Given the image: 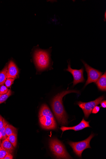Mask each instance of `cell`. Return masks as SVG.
<instances>
[{
	"mask_svg": "<svg viewBox=\"0 0 106 159\" xmlns=\"http://www.w3.org/2000/svg\"><path fill=\"white\" fill-rule=\"evenodd\" d=\"M71 93H79L78 91L69 90L63 91L57 94L53 99L51 106L52 109L58 122L63 125L68 124L67 114L63 104L62 98L67 94Z\"/></svg>",
	"mask_w": 106,
	"mask_h": 159,
	"instance_id": "1",
	"label": "cell"
},
{
	"mask_svg": "<svg viewBox=\"0 0 106 159\" xmlns=\"http://www.w3.org/2000/svg\"><path fill=\"white\" fill-rule=\"evenodd\" d=\"M39 123L41 127L45 129H54L57 124L51 110L46 104L43 105L39 114Z\"/></svg>",
	"mask_w": 106,
	"mask_h": 159,
	"instance_id": "2",
	"label": "cell"
},
{
	"mask_svg": "<svg viewBox=\"0 0 106 159\" xmlns=\"http://www.w3.org/2000/svg\"><path fill=\"white\" fill-rule=\"evenodd\" d=\"M49 147L51 151L58 159H71L64 144L56 139H50Z\"/></svg>",
	"mask_w": 106,
	"mask_h": 159,
	"instance_id": "3",
	"label": "cell"
},
{
	"mask_svg": "<svg viewBox=\"0 0 106 159\" xmlns=\"http://www.w3.org/2000/svg\"><path fill=\"white\" fill-rule=\"evenodd\" d=\"M34 59L38 70H42L48 67L50 64V57L48 52L41 50H37L34 54Z\"/></svg>",
	"mask_w": 106,
	"mask_h": 159,
	"instance_id": "4",
	"label": "cell"
},
{
	"mask_svg": "<svg viewBox=\"0 0 106 159\" xmlns=\"http://www.w3.org/2000/svg\"><path fill=\"white\" fill-rule=\"evenodd\" d=\"M94 135L92 134L86 139L79 142H70L69 144L72 148L74 153L79 157H81L83 151L87 148H90V142L94 137Z\"/></svg>",
	"mask_w": 106,
	"mask_h": 159,
	"instance_id": "5",
	"label": "cell"
},
{
	"mask_svg": "<svg viewBox=\"0 0 106 159\" xmlns=\"http://www.w3.org/2000/svg\"><path fill=\"white\" fill-rule=\"evenodd\" d=\"M104 98L103 96H102L92 102H79L78 103V105L84 112L85 118L87 119L89 117L94 108L99 104Z\"/></svg>",
	"mask_w": 106,
	"mask_h": 159,
	"instance_id": "6",
	"label": "cell"
},
{
	"mask_svg": "<svg viewBox=\"0 0 106 159\" xmlns=\"http://www.w3.org/2000/svg\"><path fill=\"white\" fill-rule=\"evenodd\" d=\"M85 68L88 76L85 86L93 82L96 83L102 75L103 73L89 66L85 62L82 61Z\"/></svg>",
	"mask_w": 106,
	"mask_h": 159,
	"instance_id": "7",
	"label": "cell"
},
{
	"mask_svg": "<svg viewBox=\"0 0 106 159\" xmlns=\"http://www.w3.org/2000/svg\"><path fill=\"white\" fill-rule=\"evenodd\" d=\"M72 74L73 77V85L76 84L80 83H83L85 81L83 76L84 69L83 68L80 70L73 69L71 67L70 63H68V68L66 69Z\"/></svg>",
	"mask_w": 106,
	"mask_h": 159,
	"instance_id": "8",
	"label": "cell"
},
{
	"mask_svg": "<svg viewBox=\"0 0 106 159\" xmlns=\"http://www.w3.org/2000/svg\"><path fill=\"white\" fill-rule=\"evenodd\" d=\"M19 70L16 64L11 61L8 66L7 78L16 79L19 74Z\"/></svg>",
	"mask_w": 106,
	"mask_h": 159,
	"instance_id": "9",
	"label": "cell"
},
{
	"mask_svg": "<svg viewBox=\"0 0 106 159\" xmlns=\"http://www.w3.org/2000/svg\"><path fill=\"white\" fill-rule=\"evenodd\" d=\"M90 127L89 125V122L86 121L83 118L81 123L73 127H67L62 126L60 128V129L62 131L63 133L65 131L68 130L72 129L75 131L81 130L86 127Z\"/></svg>",
	"mask_w": 106,
	"mask_h": 159,
	"instance_id": "10",
	"label": "cell"
},
{
	"mask_svg": "<svg viewBox=\"0 0 106 159\" xmlns=\"http://www.w3.org/2000/svg\"><path fill=\"white\" fill-rule=\"evenodd\" d=\"M96 84L99 89L101 91H106V73L102 75L96 82Z\"/></svg>",
	"mask_w": 106,
	"mask_h": 159,
	"instance_id": "11",
	"label": "cell"
},
{
	"mask_svg": "<svg viewBox=\"0 0 106 159\" xmlns=\"http://www.w3.org/2000/svg\"><path fill=\"white\" fill-rule=\"evenodd\" d=\"M1 147L2 149L11 154L14 150V147L7 139L3 140L1 143Z\"/></svg>",
	"mask_w": 106,
	"mask_h": 159,
	"instance_id": "12",
	"label": "cell"
},
{
	"mask_svg": "<svg viewBox=\"0 0 106 159\" xmlns=\"http://www.w3.org/2000/svg\"><path fill=\"white\" fill-rule=\"evenodd\" d=\"M8 66H6L2 70L0 71V85L4 84L7 78Z\"/></svg>",
	"mask_w": 106,
	"mask_h": 159,
	"instance_id": "13",
	"label": "cell"
},
{
	"mask_svg": "<svg viewBox=\"0 0 106 159\" xmlns=\"http://www.w3.org/2000/svg\"><path fill=\"white\" fill-rule=\"evenodd\" d=\"M5 130L7 137L12 134L17 133V129L8 123L6 126Z\"/></svg>",
	"mask_w": 106,
	"mask_h": 159,
	"instance_id": "14",
	"label": "cell"
},
{
	"mask_svg": "<svg viewBox=\"0 0 106 159\" xmlns=\"http://www.w3.org/2000/svg\"><path fill=\"white\" fill-rule=\"evenodd\" d=\"M17 133L13 134L8 136L7 138L14 148H16L17 146Z\"/></svg>",
	"mask_w": 106,
	"mask_h": 159,
	"instance_id": "15",
	"label": "cell"
},
{
	"mask_svg": "<svg viewBox=\"0 0 106 159\" xmlns=\"http://www.w3.org/2000/svg\"><path fill=\"white\" fill-rule=\"evenodd\" d=\"M12 94L11 89H9L8 92L4 94H0V104L3 103Z\"/></svg>",
	"mask_w": 106,
	"mask_h": 159,
	"instance_id": "16",
	"label": "cell"
},
{
	"mask_svg": "<svg viewBox=\"0 0 106 159\" xmlns=\"http://www.w3.org/2000/svg\"><path fill=\"white\" fill-rule=\"evenodd\" d=\"M4 125L3 126L1 129H0V133H1L2 136V139L4 140L7 138L6 133V127L8 123L4 119Z\"/></svg>",
	"mask_w": 106,
	"mask_h": 159,
	"instance_id": "17",
	"label": "cell"
},
{
	"mask_svg": "<svg viewBox=\"0 0 106 159\" xmlns=\"http://www.w3.org/2000/svg\"><path fill=\"white\" fill-rule=\"evenodd\" d=\"M15 79H14L11 78H7V79L4 83L5 86L7 88H9L13 84Z\"/></svg>",
	"mask_w": 106,
	"mask_h": 159,
	"instance_id": "18",
	"label": "cell"
},
{
	"mask_svg": "<svg viewBox=\"0 0 106 159\" xmlns=\"http://www.w3.org/2000/svg\"><path fill=\"white\" fill-rule=\"evenodd\" d=\"M9 89L4 84L0 85V94H4L7 93Z\"/></svg>",
	"mask_w": 106,
	"mask_h": 159,
	"instance_id": "19",
	"label": "cell"
},
{
	"mask_svg": "<svg viewBox=\"0 0 106 159\" xmlns=\"http://www.w3.org/2000/svg\"><path fill=\"white\" fill-rule=\"evenodd\" d=\"M8 153H9L8 152L2 148L0 150V159H4Z\"/></svg>",
	"mask_w": 106,
	"mask_h": 159,
	"instance_id": "20",
	"label": "cell"
},
{
	"mask_svg": "<svg viewBox=\"0 0 106 159\" xmlns=\"http://www.w3.org/2000/svg\"><path fill=\"white\" fill-rule=\"evenodd\" d=\"M100 107L98 106H95L93 109L92 113L94 114L98 113L100 110Z\"/></svg>",
	"mask_w": 106,
	"mask_h": 159,
	"instance_id": "21",
	"label": "cell"
},
{
	"mask_svg": "<svg viewBox=\"0 0 106 159\" xmlns=\"http://www.w3.org/2000/svg\"><path fill=\"white\" fill-rule=\"evenodd\" d=\"M4 118L0 115V129L2 128L4 125Z\"/></svg>",
	"mask_w": 106,
	"mask_h": 159,
	"instance_id": "22",
	"label": "cell"
},
{
	"mask_svg": "<svg viewBox=\"0 0 106 159\" xmlns=\"http://www.w3.org/2000/svg\"><path fill=\"white\" fill-rule=\"evenodd\" d=\"M13 157L11 153H8L4 158V159H12Z\"/></svg>",
	"mask_w": 106,
	"mask_h": 159,
	"instance_id": "23",
	"label": "cell"
},
{
	"mask_svg": "<svg viewBox=\"0 0 106 159\" xmlns=\"http://www.w3.org/2000/svg\"><path fill=\"white\" fill-rule=\"evenodd\" d=\"M101 107L104 108H106V101L102 100L100 102Z\"/></svg>",
	"mask_w": 106,
	"mask_h": 159,
	"instance_id": "24",
	"label": "cell"
},
{
	"mask_svg": "<svg viewBox=\"0 0 106 159\" xmlns=\"http://www.w3.org/2000/svg\"><path fill=\"white\" fill-rule=\"evenodd\" d=\"M2 134L0 133V140H1V139H2Z\"/></svg>",
	"mask_w": 106,
	"mask_h": 159,
	"instance_id": "25",
	"label": "cell"
},
{
	"mask_svg": "<svg viewBox=\"0 0 106 159\" xmlns=\"http://www.w3.org/2000/svg\"><path fill=\"white\" fill-rule=\"evenodd\" d=\"M1 143H2L1 141V140H0V147H1Z\"/></svg>",
	"mask_w": 106,
	"mask_h": 159,
	"instance_id": "26",
	"label": "cell"
},
{
	"mask_svg": "<svg viewBox=\"0 0 106 159\" xmlns=\"http://www.w3.org/2000/svg\"><path fill=\"white\" fill-rule=\"evenodd\" d=\"M2 148L1 147H0V150H1Z\"/></svg>",
	"mask_w": 106,
	"mask_h": 159,
	"instance_id": "27",
	"label": "cell"
}]
</instances>
